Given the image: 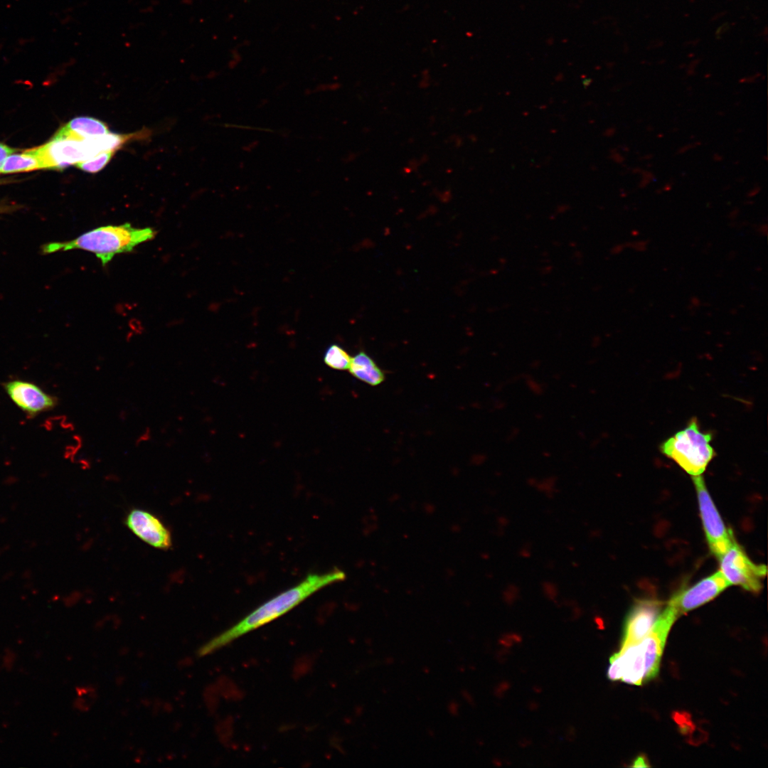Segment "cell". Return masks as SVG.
I'll return each mask as SVG.
<instances>
[{"instance_id":"cell-1","label":"cell","mask_w":768,"mask_h":768,"mask_svg":"<svg viewBox=\"0 0 768 768\" xmlns=\"http://www.w3.org/2000/svg\"><path fill=\"white\" fill-rule=\"evenodd\" d=\"M346 578L344 572L334 568L306 575L300 582L280 592L251 612L237 624L201 646L197 652L204 656L241 636L286 614L320 590Z\"/></svg>"},{"instance_id":"cell-2","label":"cell","mask_w":768,"mask_h":768,"mask_svg":"<svg viewBox=\"0 0 768 768\" xmlns=\"http://www.w3.org/2000/svg\"><path fill=\"white\" fill-rule=\"evenodd\" d=\"M156 235V231L151 228H136L129 223L109 225L94 228L69 241L48 243L43 247V252L48 254L80 249L93 253L105 266L117 254L131 252Z\"/></svg>"},{"instance_id":"cell-3","label":"cell","mask_w":768,"mask_h":768,"mask_svg":"<svg viewBox=\"0 0 768 768\" xmlns=\"http://www.w3.org/2000/svg\"><path fill=\"white\" fill-rule=\"evenodd\" d=\"M666 640L651 630L639 641L622 646L610 658L609 679L639 686L656 677Z\"/></svg>"},{"instance_id":"cell-4","label":"cell","mask_w":768,"mask_h":768,"mask_svg":"<svg viewBox=\"0 0 768 768\" xmlns=\"http://www.w3.org/2000/svg\"><path fill=\"white\" fill-rule=\"evenodd\" d=\"M712 439L713 434L702 432L693 417L685 428L661 444L660 451L688 474L701 475L716 456L710 444Z\"/></svg>"},{"instance_id":"cell-5","label":"cell","mask_w":768,"mask_h":768,"mask_svg":"<svg viewBox=\"0 0 768 768\" xmlns=\"http://www.w3.org/2000/svg\"><path fill=\"white\" fill-rule=\"evenodd\" d=\"M115 147L113 135L107 133L82 139L53 136L46 144L30 151L38 158L42 169L61 170L100 153L114 151Z\"/></svg>"},{"instance_id":"cell-6","label":"cell","mask_w":768,"mask_h":768,"mask_svg":"<svg viewBox=\"0 0 768 768\" xmlns=\"http://www.w3.org/2000/svg\"><path fill=\"white\" fill-rule=\"evenodd\" d=\"M700 513L709 548L718 559L734 542L732 532L723 523L701 475L693 476Z\"/></svg>"},{"instance_id":"cell-7","label":"cell","mask_w":768,"mask_h":768,"mask_svg":"<svg viewBox=\"0 0 768 768\" xmlns=\"http://www.w3.org/2000/svg\"><path fill=\"white\" fill-rule=\"evenodd\" d=\"M719 560L720 571L730 585L740 586L754 593L761 590L767 567L753 562L735 541Z\"/></svg>"},{"instance_id":"cell-8","label":"cell","mask_w":768,"mask_h":768,"mask_svg":"<svg viewBox=\"0 0 768 768\" xmlns=\"http://www.w3.org/2000/svg\"><path fill=\"white\" fill-rule=\"evenodd\" d=\"M3 388L13 403L30 417L51 410L58 404L56 397L31 381L11 380L3 383Z\"/></svg>"},{"instance_id":"cell-9","label":"cell","mask_w":768,"mask_h":768,"mask_svg":"<svg viewBox=\"0 0 768 768\" xmlns=\"http://www.w3.org/2000/svg\"><path fill=\"white\" fill-rule=\"evenodd\" d=\"M730 586L719 570L673 597L668 602L678 616L710 601Z\"/></svg>"},{"instance_id":"cell-10","label":"cell","mask_w":768,"mask_h":768,"mask_svg":"<svg viewBox=\"0 0 768 768\" xmlns=\"http://www.w3.org/2000/svg\"><path fill=\"white\" fill-rule=\"evenodd\" d=\"M664 607L658 599H637L627 617L622 646L636 643L649 634Z\"/></svg>"},{"instance_id":"cell-11","label":"cell","mask_w":768,"mask_h":768,"mask_svg":"<svg viewBox=\"0 0 768 768\" xmlns=\"http://www.w3.org/2000/svg\"><path fill=\"white\" fill-rule=\"evenodd\" d=\"M125 523L137 537L154 548L166 550L171 545L169 530L158 518L146 511L132 510Z\"/></svg>"},{"instance_id":"cell-12","label":"cell","mask_w":768,"mask_h":768,"mask_svg":"<svg viewBox=\"0 0 768 768\" xmlns=\"http://www.w3.org/2000/svg\"><path fill=\"white\" fill-rule=\"evenodd\" d=\"M109 132L107 125L102 121L90 117H79L62 127L54 136L82 139Z\"/></svg>"},{"instance_id":"cell-13","label":"cell","mask_w":768,"mask_h":768,"mask_svg":"<svg viewBox=\"0 0 768 768\" xmlns=\"http://www.w3.org/2000/svg\"><path fill=\"white\" fill-rule=\"evenodd\" d=\"M348 370L353 376L373 386L380 385L385 380L384 372L364 351L351 358Z\"/></svg>"},{"instance_id":"cell-14","label":"cell","mask_w":768,"mask_h":768,"mask_svg":"<svg viewBox=\"0 0 768 768\" xmlns=\"http://www.w3.org/2000/svg\"><path fill=\"white\" fill-rule=\"evenodd\" d=\"M41 169L38 158L30 150H27L22 154L7 156L2 165L1 173L10 174Z\"/></svg>"},{"instance_id":"cell-15","label":"cell","mask_w":768,"mask_h":768,"mask_svg":"<svg viewBox=\"0 0 768 768\" xmlns=\"http://www.w3.org/2000/svg\"><path fill=\"white\" fill-rule=\"evenodd\" d=\"M351 358L348 353L341 346L333 344L325 352L324 361L330 368L336 370H347L351 363Z\"/></svg>"},{"instance_id":"cell-16","label":"cell","mask_w":768,"mask_h":768,"mask_svg":"<svg viewBox=\"0 0 768 768\" xmlns=\"http://www.w3.org/2000/svg\"><path fill=\"white\" fill-rule=\"evenodd\" d=\"M114 154V151L102 152L90 159L77 164L76 166L84 171L96 173L102 170L108 164Z\"/></svg>"},{"instance_id":"cell-17","label":"cell","mask_w":768,"mask_h":768,"mask_svg":"<svg viewBox=\"0 0 768 768\" xmlns=\"http://www.w3.org/2000/svg\"><path fill=\"white\" fill-rule=\"evenodd\" d=\"M673 719L678 726L682 734L690 733L694 730V724L690 715L686 712H675L673 713Z\"/></svg>"},{"instance_id":"cell-18","label":"cell","mask_w":768,"mask_h":768,"mask_svg":"<svg viewBox=\"0 0 768 768\" xmlns=\"http://www.w3.org/2000/svg\"><path fill=\"white\" fill-rule=\"evenodd\" d=\"M16 149L0 142V173L2 165L7 156L12 154Z\"/></svg>"},{"instance_id":"cell-19","label":"cell","mask_w":768,"mask_h":768,"mask_svg":"<svg viewBox=\"0 0 768 768\" xmlns=\"http://www.w3.org/2000/svg\"><path fill=\"white\" fill-rule=\"evenodd\" d=\"M639 174H641V179L639 182L640 188L646 187L654 179V174L650 171L641 170Z\"/></svg>"},{"instance_id":"cell-20","label":"cell","mask_w":768,"mask_h":768,"mask_svg":"<svg viewBox=\"0 0 768 768\" xmlns=\"http://www.w3.org/2000/svg\"><path fill=\"white\" fill-rule=\"evenodd\" d=\"M632 767H649V764L648 761H647V759H646V758L645 757L639 756L635 759V761L634 762V764H632Z\"/></svg>"},{"instance_id":"cell-21","label":"cell","mask_w":768,"mask_h":768,"mask_svg":"<svg viewBox=\"0 0 768 768\" xmlns=\"http://www.w3.org/2000/svg\"><path fill=\"white\" fill-rule=\"evenodd\" d=\"M648 242L646 240H638L631 244V247L636 251L643 252L646 249Z\"/></svg>"},{"instance_id":"cell-22","label":"cell","mask_w":768,"mask_h":768,"mask_svg":"<svg viewBox=\"0 0 768 768\" xmlns=\"http://www.w3.org/2000/svg\"><path fill=\"white\" fill-rule=\"evenodd\" d=\"M760 190L761 188L759 186H755L747 192V195L749 198L754 197L759 193Z\"/></svg>"},{"instance_id":"cell-23","label":"cell","mask_w":768,"mask_h":768,"mask_svg":"<svg viewBox=\"0 0 768 768\" xmlns=\"http://www.w3.org/2000/svg\"><path fill=\"white\" fill-rule=\"evenodd\" d=\"M695 146H696V144H686V145H685V146H683V147H681V148H680V149H679V150H678V153H679V154H683V153H685L686 151H687L690 150V149H693V148H694V147H695Z\"/></svg>"},{"instance_id":"cell-24","label":"cell","mask_w":768,"mask_h":768,"mask_svg":"<svg viewBox=\"0 0 768 768\" xmlns=\"http://www.w3.org/2000/svg\"><path fill=\"white\" fill-rule=\"evenodd\" d=\"M713 158L715 161H720L722 160V156L719 154H715Z\"/></svg>"},{"instance_id":"cell-25","label":"cell","mask_w":768,"mask_h":768,"mask_svg":"<svg viewBox=\"0 0 768 768\" xmlns=\"http://www.w3.org/2000/svg\"><path fill=\"white\" fill-rule=\"evenodd\" d=\"M690 303H691V304H693V306H698V305H699V304H700V302H699V300L698 299V298H696V297H693V298L691 299V300H690Z\"/></svg>"},{"instance_id":"cell-26","label":"cell","mask_w":768,"mask_h":768,"mask_svg":"<svg viewBox=\"0 0 768 768\" xmlns=\"http://www.w3.org/2000/svg\"><path fill=\"white\" fill-rule=\"evenodd\" d=\"M738 212H739L738 210H735V209L732 210L730 212V217L732 218H735L737 215Z\"/></svg>"},{"instance_id":"cell-27","label":"cell","mask_w":768,"mask_h":768,"mask_svg":"<svg viewBox=\"0 0 768 768\" xmlns=\"http://www.w3.org/2000/svg\"><path fill=\"white\" fill-rule=\"evenodd\" d=\"M671 188H672V186L670 183H668L665 184V186L663 187V190L665 191H670L671 189Z\"/></svg>"}]
</instances>
